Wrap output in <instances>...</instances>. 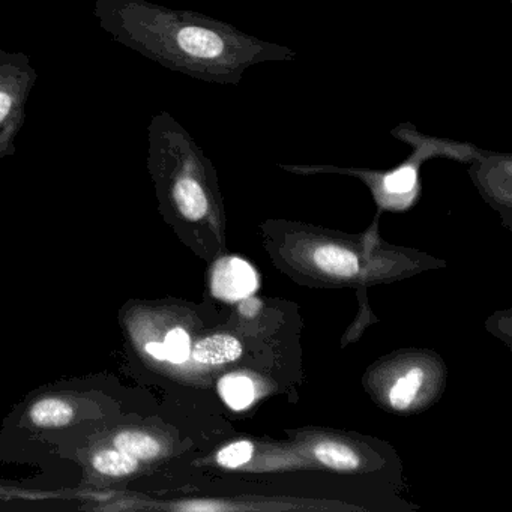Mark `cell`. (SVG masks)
Wrapping results in <instances>:
<instances>
[{
	"label": "cell",
	"mask_w": 512,
	"mask_h": 512,
	"mask_svg": "<svg viewBox=\"0 0 512 512\" xmlns=\"http://www.w3.org/2000/svg\"><path fill=\"white\" fill-rule=\"evenodd\" d=\"M94 14L116 43L167 70L215 85L238 86L251 67L298 56L230 23L149 0H97Z\"/></svg>",
	"instance_id": "cell-1"
},
{
	"label": "cell",
	"mask_w": 512,
	"mask_h": 512,
	"mask_svg": "<svg viewBox=\"0 0 512 512\" xmlns=\"http://www.w3.org/2000/svg\"><path fill=\"white\" fill-rule=\"evenodd\" d=\"M37 80L38 71L26 53L0 50V160L16 155V139Z\"/></svg>",
	"instance_id": "cell-2"
},
{
	"label": "cell",
	"mask_w": 512,
	"mask_h": 512,
	"mask_svg": "<svg viewBox=\"0 0 512 512\" xmlns=\"http://www.w3.org/2000/svg\"><path fill=\"white\" fill-rule=\"evenodd\" d=\"M211 289L214 296L223 301H242L259 289V278L250 263L239 257H224L215 263Z\"/></svg>",
	"instance_id": "cell-3"
},
{
	"label": "cell",
	"mask_w": 512,
	"mask_h": 512,
	"mask_svg": "<svg viewBox=\"0 0 512 512\" xmlns=\"http://www.w3.org/2000/svg\"><path fill=\"white\" fill-rule=\"evenodd\" d=\"M82 400L70 394L40 395L29 404L26 422L34 428H62L79 421L82 416Z\"/></svg>",
	"instance_id": "cell-4"
},
{
	"label": "cell",
	"mask_w": 512,
	"mask_h": 512,
	"mask_svg": "<svg viewBox=\"0 0 512 512\" xmlns=\"http://www.w3.org/2000/svg\"><path fill=\"white\" fill-rule=\"evenodd\" d=\"M104 442L121 449L125 454L139 460L143 464H151L163 457L164 443L149 428L140 425H124L116 428Z\"/></svg>",
	"instance_id": "cell-5"
},
{
	"label": "cell",
	"mask_w": 512,
	"mask_h": 512,
	"mask_svg": "<svg viewBox=\"0 0 512 512\" xmlns=\"http://www.w3.org/2000/svg\"><path fill=\"white\" fill-rule=\"evenodd\" d=\"M89 470L97 478L107 481H122V479L137 476L145 464L140 463L131 455L125 454L121 449L115 448L107 442L94 446L88 454Z\"/></svg>",
	"instance_id": "cell-6"
},
{
	"label": "cell",
	"mask_w": 512,
	"mask_h": 512,
	"mask_svg": "<svg viewBox=\"0 0 512 512\" xmlns=\"http://www.w3.org/2000/svg\"><path fill=\"white\" fill-rule=\"evenodd\" d=\"M242 355V346L227 334L209 335L191 347L190 359L202 365H223L236 361Z\"/></svg>",
	"instance_id": "cell-7"
},
{
	"label": "cell",
	"mask_w": 512,
	"mask_h": 512,
	"mask_svg": "<svg viewBox=\"0 0 512 512\" xmlns=\"http://www.w3.org/2000/svg\"><path fill=\"white\" fill-rule=\"evenodd\" d=\"M314 262L326 274L337 277H353L359 272V260L355 253L335 245H323L314 251Z\"/></svg>",
	"instance_id": "cell-8"
},
{
	"label": "cell",
	"mask_w": 512,
	"mask_h": 512,
	"mask_svg": "<svg viewBox=\"0 0 512 512\" xmlns=\"http://www.w3.org/2000/svg\"><path fill=\"white\" fill-rule=\"evenodd\" d=\"M91 499L97 497L95 493L83 491L43 490V488L23 487V485L0 482V499L4 500H55V499Z\"/></svg>",
	"instance_id": "cell-9"
},
{
	"label": "cell",
	"mask_w": 512,
	"mask_h": 512,
	"mask_svg": "<svg viewBox=\"0 0 512 512\" xmlns=\"http://www.w3.org/2000/svg\"><path fill=\"white\" fill-rule=\"evenodd\" d=\"M221 398L233 410H244L250 406L256 397V389L248 377L239 374H229L221 379L218 385Z\"/></svg>",
	"instance_id": "cell-10"
},
{
	"label": "cell",
	"mask_w": 512,
	"mask_h": 512,
	"mask_svg": "<svg viewBox=\"0 0 512 512\" xmlns=\"http://www.w3.org/2000/svg\"><path fill=\"white\" fill-rule=\"evenodd\" d=\"M314 455L320 463L331 467V469L353 470L358 469L359 463H361L358 454L352 448L343 443L329 442V440L316 445Z\"/></svg>",
	"instance_id": "cell-11"
},
{
	"label": "cell",
	"mask_w": 512,
	"mask_h": 512,
	"mask_svg": "<svg viewBox=\"0 0 512 512\" xmlns=\"http://www.w3.org/2000/svg\"><path fill=\"white\" fill-rule=\"evenodd\" d=\"M424 382V373L421 368H410L404 376L395 382L389 392V403L394 409L404 410L413 403L419 389Z\"/></svg>",
	"instance_id": "cell-12"
},
{
	"label": "cell",
	"mask_w": 512,
	"mask_h": 512,
	"mask_svg": "<svg viewBox=\"0 0 512 512\" xmlns=\"http://www.w3.org/2000/svg\"><path fill=\"white\" fill-rule=\"evenodd\" d=\"M253 451V443L241 440V442L232 443V445L221 449L218 452L217 461L220 466L227 467V469H236L251 460Z\"/></svg>",
	"instance_id": "cell-13"
},
{
	"label": "cell",
	"mask_w": 512,
	"mask_h": 512,
	"mask_svg": "<svg viewBox=\"0 0 512 512\" xmlns=\"http://www.w3.org/2000/svg\"><path fill=\"white\" fill-rule=\"evenodd\" d=\"M166 508L175 509V511H218V509H226L227 506L209 502V500H191V502L172 503Z\"/></svg>",
	"instance_id": "cell-14"
},
{
	"label": "cell",
	"mask_w": 512,
	"mask_h": 512,
	"mask_svg": "<svg viewBox=\"0 0 512 512\" xmlns=\"http://www.w3.org/2000/svg\"><path fill=\"white\" fill-rule=\"evenodd\" d=\"M506 2H508V4H512V0H506Z\"/></svg>",
	"instance_id": "cell-15"
}]
</instances>
